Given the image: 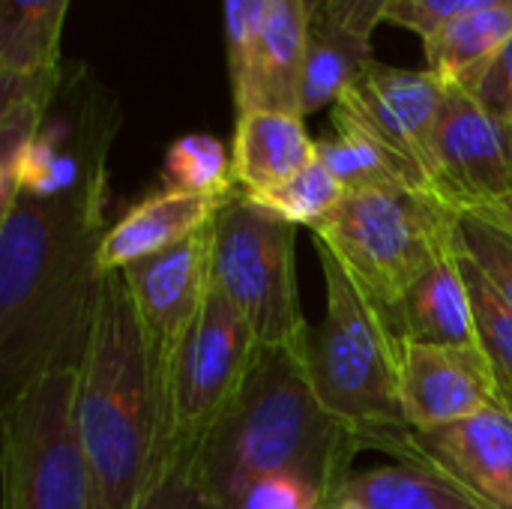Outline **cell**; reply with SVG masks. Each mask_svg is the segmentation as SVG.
Masks as SVG:
<instances>
[{
	"instance_id": "22",
	"label": "cell",
	"mask_w": 512,
	"mask_h": 509,
	"mask_svg": "<svg viewBox=\"0 0 512 509\" xmlns=\"http://www.w3.org/2000/svg\"><path fill=\"white\" fill-rule=\"evenodd\" d=\"M318 159L330 168V174L342 183L345 192L363 189H417L426 192L414 174L387 153L378 141H372L357 126L333 117V135L318 138Z\"/></svg>"
},
{
	"instance_id": "25",
	"label": "cell",
	"mask_w": 512,
	"mask_h": 509,
	"mask_svg": "<svg viewBox=\"0 0 512 509\" xmlns=\"http://www.w3.org/2000/svg\"><path fill=\"white\" fill-rule=\"evenodd\" d=\"M462 270H465L471 303H474V324H477L480 348L489 357L504 408L512 411V309L498 294V288L486 279L480 264L465 252V246H462Z\"/></svg>"
},
{
	"instance_id": "34",
	"label": "cell",
	"mask_w": 512,
	"mask_h": 509,
	"mask_svg": "<svg viewBox=\"0 0 512 509\" xmlns=\"http://www.w3.org/2000/svg\"><path fill=\"white\" fill-rule=\"evenodd\" d=\"M471 216H480L483 222H489V225L507 231L512 237V192L507 198H501L498 204H489V207H483V210H474Z\"/></svg>"
},
{
	"instance_id": "6",
	"label": "cell",
	"mask_w": 512,
	"mask_h": 509,
	"mask_svg": "<svg viewBox=\"0 0 512 509\" xmlns=\"http://www.w3.org/2000/svg\"><path fill=\"white\" fill-rule=\"evenodd\" d=\"M78 366H60L3 399V509H90L78 435Z\"/></svg>"
},
{
	"instance_id": "28",
	"label": "cell",
	"mask_w": 512,
	"mask_h": 509,
	"mask_svg": "<svg viewBox=\"0 0 512 509\" xmlns=\"http://www.w3.org/2000/svg\"><path fill=\"white\" fill-rule=\"evenodd\" d=\"M459 240L465 252L480 264L486 279L498 288V294L512 309V237L507 231L483 222L480 216H459Z\"/></svg>"
},
{
	"instance_id": "8",
	"label": "cell",
	"mask_w": 512,
	"mask_h": 509,
	"mask_svg": "<svg viewBox=\"0 0 512 509\" xmlns=\"http://www.w3.org/2000/svg\"><path fill=\"white\" fill-rule=\"evenodd\" d=\"M258 339L237 306L213 285L195 324L165 363L168 447H198L243 390Z\"/></svg>"
},
{
	"instance_id": "27",
	"label": "cell",
	"mask_w": 512,
	"mask_h": 509,
	"mask_svg": "<svg viewBox=\"0 0 512 509\" xmlns=\"http://www.w3.org/2000/svg\"><path fill=\"white\" fill-rule=\"evenodd\" d=\"M135 509H222L207 492L195 447H168L153 486Z\"/></svg>"
},
{
	"instance_id": "4",
	"label": "cell",
	"mask_w": 512,
	"mask_h": 509,
	"mask_svg": "<svg viewBox=\"0 0 512 509\" xmlns=\"http://www.w3.org/2000/svg\"><path fill=\"white\" fill-rule=\"evenodd\" d=\"M327 312L309 333L306 372L324 411L369 447L393 450L408 432L399 399L402 336L393 312L366 294L324 243H315Z\"/></svg>"
},
{
	"instance_id": "18",
	"label": "cell",
	"mask_w": 512,
	"mask_h": 509,
	"mask_svg": "<svg viewBox=\"0 0 512 509\" xmlns=\"http://www.w3.org/2000/svg\"><path fill=\"white\" fill-rule=\"evenodd\" d=\"M510 36L512 9H483L450 18L423 39L426 69L444 87L471 93Z\"/></svg>"
},
{
	"instance_id": "24",
	"label": "cell",
	"mask_w": 512,
	"mask_h": 509,
	"mask_svg": "<svg viewBox=\"0 0 512 509\" xmlns=\"http://www.w3.org/2000/svg\"><path fill=\"white\" fill-rule=\"evenodd\" d=\"M162 177L168 189L189 192V195H204L216 201H228L237 195L231 153L213 135L177 138L165 153Z\"/></svg>"
},
{
	"instance_id": "15",
	"label": "cell",
	"mask_w": 512,
	"mask_h": 509,
	"mask_svg": "<svg viewBox=\"0 0 512 509\" xmlns=\"http://www.w3.org/2000/svg\"><path fill=\"white\" fill-rule=\"evenodd\" d=\"M228 201L189 195L165 186L162 192L135 204L105 231L96 255L99 273H120L129 264L198 234L219 216Z\"/></svg>"
},
{
	"instance_id": "11",
	"label": "cell",
	"mask_w": 512,
	"mask_h": 509,
	"mask_svg": "<svg viewBox=\"0 0 512 509\" xmlns=\"http://www.w3.org/2000/svg\"><path fill=\"white\" fill-rule=\"evenodd\" d=\"M390 453L438 477L477 509H512V411L504 405L444 429H408Z\"/></svg>"
},
{
	"instance_id": "3",
	"label": "cell",
	"mask_w": 512,
	"mask_h": 509,
	"mask_svg": "<svg viewBox=\"0 0 512 509\" xmlns=\"http://www.w3.org/2000/svg\"><path fill=\"white\" fill-rule=\"evenodd\" d=\"M363 447L369 444L318 402L306 351L261 348L243 390L195 447V456L219 507L252 480L297 474L315 483L336 509L351 477V459Z\"/></svg>"
},
{
	"instance_id": "14",
	"label": "cell",
	"mask_w": 512,
	"mask_h": 509,
	"mask_svg": "<svg viewBox=\"0 0 512 509\" xmlns=\"http://www.w3.org/2000/svg\"><path fill=\"white\" fill-rule=\"evenodd\" d=\"M309 24V0H264L243 81L234 87L237 114L285 111L303 117Z\"/></svg>"
},
{
	"instance_id": "21",
	"label": "cell",
	"mask_w": 512,
	"mask_h": 509,
	"mask_svg": "<svg viewBox=\"0 0 512 509\" xmlns=\"http://www.w3.org/2000/svg\"><path fill=\"white\" fill-rule=\"evenodd\" d=\"M69 0H0V69H57Z\"/></svg>"
},
{
	"instance_id": "31",
	"label": "cell",
	"mask_w": 512,
	"mask_h": 509,
	"mask_svg": "<svg viewBox=\"0 0 512 509\" xmlns=\"http://www.w3.org/2000/svg\"><path fill=\"white\" fill-rule=\"evenodd\" d=\"M390 6L393 0H309V18L372 39L375 27L387 21Z\"/></svg>"
},
{
	"instance_id": "2",
	"label": "cell",
	"mask_w": 512,
	"mask_h": 509,
	"mask_svg": "<svg viewBox=\"0 0 512 509\" xmlns=\"http://www.w3.org/2000/svg\"><path fill=\"white\" fill-rule=\"evenodd\" d=\"M78 435L90 509H135L168 453L165 372L123 273H105L78 363Z\"/></svg>"
},
{
	"instance_id": "20",
	"label": "cell",
	"mask_w": 512,
	"mask_h": 509,
	"mask_svg": "<svg viewBox=\"0 0 512 509\" xmlns=\"http://www.w3.org/2000/svg\"><path fill=\"white\" fill-rule=\"evenodd\" d=\"M375 63L372 42L339 27L312 21L309 24V48L303 66V99L300 111L315 114L327 105H336L345 90Z\"/></svg>"
},
{
	"instance_id": "10",
	"label": "cell",
	"mask_w": 512,
	"mask_h": 509,
	"mask_svg": "<svg viewBox=\"0 0 512 509\" xmlns=\"http://www.w3.org/2000/svg\"><path fill=\"white\" fill-rule=\"evenodd\" d=\"M512 192V126L462 87H447L435 132L432 195L474 213Z\"/></svg>"
},
{
	"instance_id": "5",
	"label": "cell",
	"mask_w": 512,
	"mask_h": 509,
	"mask_svg": "<svg viewBox=\"0 0 512 509\" xmlns=\"http://www.w3.org/2000/svg\"><path fill=\"white\" fill-rule=\"evenodd\" d=\"M456 234L459 213L417 189L345 192L315 228V240L387 309L408 297Z\"/></svg>"
},
{
	"instance_id": "7",
	"label": "cell",
	"mask_w": 512,
	"mask_h": 509,
	"mask_svg": "<svg viewBox=\"0 0 512 509\" xmlns=\"http://www.w3.org/2000/svg\"><path fill=\"white\" fill-rule=\"evenodd\" d=\"M294 228L243 192L213 222V285L249 321L261 348L309 351L312 327L297 294Z\"/></svg>"
},
{
	"instance_id": "35",
	"label": "cell",
	"mask_w": 512,
	"mask_h": 509,
	"mask_svg": "<svg viewBox=\"0 0 512 509\" xmlns=\"http://www.w3.org/2000/svg\"><path fill=\"white\" fill-rule=\"evenodd\" d=\"M336 509H366V507H360V504H351V501H342V504H339Z\"/></svg>"
},
{
	"instance_id": "26",
	"label": "cell",
	"mask_w": 512,
	"mask_h": 509,
	"mask_svg": "<svg viewBox=\"0 0 512 509\" xmlns=\"http://www.w3.org/2000/svg\"><path fill=\"white\" fill-rule=\"evenodd\" d=\"M246 198L291 225H309L315 231L333 213V207L345 198V189L330 174V168L321 159H315L291 180H285L273 189L255 192V195H246Z\"/></svg>"
},
{
	"instance_id": "16",
	"label": "cell",
	"mask_w": 512,
	"mask_h": 509,
	"mask_svg": "<svg viewBox=\"0 0 512 509\" xmlns=\"http://www.w3.org/2000/svg\"><path fill=\"white\" fill-rule=\"evenodd\" d=\"M402 342L429 345H480L474 303L462 270V246L456 240L438 255L435 267L390 309Z\"/></svg>"
},
{
	"instance_id": "33",
	"label": "cell",
	"mask_w": 512,
	"mask_h": 509,
	"mask_svg": "<svg viewBox=\"0 0 512 509\" xmlns=\"http://www.w3.org/2000/svg\"><path fill=\"white\" fill-rule=\"evenodd\" d=\"M471 96H477L492 114H498L512 126V36L498 51V57L489 63V69L483 72Z\"/></svg>"
},
{
	"instance_id": "29",
	"label": "cell",
	"mask_w": 512,
	"mask_h": 509,
	"mask_svg": "<svg viewBox=\"0 0 512 509\" xmlns=\"http://www.w3.org/2000/svg\"><path fill=\"white\" fill-rule=\"evenodd\" d=\"M222 509H330V501L306 477L270 474L243 486Z\"/></svg>"
},
{
	"instance_id": "32",
	"label": "cell",
	"mask_w": 512,
	"mask_h": 509,
	"mask_svg": "<svg viewBox=\"0 0 512 509\" xmlns=\"http://www.w3.org/2000/svg\"><path fill=\"white\" fill-rule=\"evenodd\" d=\"M225 9V51H228V75L231 90L243 81L252 39L258 30V18L264 9V0H222Z\"/></svg>"
},
{
	"instance_id": "23",
	"label": "cell",
	"mask_w": 512,
	"mask_h": 509,
	"mask_svg": "<svg viewBox=\"0 0 512 509\" xmlns=\"http://www.w3.org/2000/svg\"><path fill=\"white\" fill-rule=\"evenodd\" d=\"M351 501L366 509H477L438 477L414 468H369L351 474L342 486L339 504Z\"/></svg>"
},
{
	"instance_id": "1",
	"label": "cell",
	"mask_w": 512,
	"mask_h": 509,
	"mask_svg": "<svg viewBox=\"0 0 512 509\" xmlns=\"http://www.w3.org/2000/svg\"><path fill=\"white\" fill-rule=\"evenodd\" d=\"M105 183L54 198L18 192L0 216L3 396L78 366L102 285Z\"/></svg>"
},
{
	"instance_id": "19",
	"label": "cell",
	"mask_w": 512,
	"mask_h": 509,
	"mask_svg": "<svg viewBox=\"0 0 512 509\" xmlns=\"http://www.w3.org/2000/svg\"><path fill=\"white\" fill-rule=\"evenodd\" d=\"M57 81V69H0V210L9 207L18 195L24 156L45 126Z\"/></svg>"
},
{
	"instance_id": "12",
	"label": "cell",
	"mask_w": 512,
	"mask_h": 509,
	"mask_svg": "<svg viewBox=\"0 0 512 509\" xmlns=\"http://www.w3.org/2000/svg\"><path fill=\"white\" fill-rule=\"evenodd\" d=\"M213 222L198 234L120 270L162 369L195 324L213 288Z\"/></svg>"
},
{
	"instance_id": "13",
	"label": "cell",
	"mask_w": 512,
	"mask_h": 509,
	"mask_svg": "<svg viewBox=\"0 0 512 509\" xmlns=\"http://www.w3.org/2000/svg\"><path fill=\"white\" fill-rule=\"evenodd\" d=\"M399 399L408 429L432 432L504 405L480 345L402 342Z\"/></svg>"
},
{
	"instance_id": "17",
	"label": "cell",
	"mask_w": 512,
	"mask_h": 509,
	"mask_svg": "<svg viewBox=\"0 0 512 509\" xmlns=\"http://www.w3.org/2000/svg\"><path fill=\"white\" fill-rule=\"evenodd\" d=\"M318 159V141L309 138L300 114L246 111L237 114L231 168L240 192L273 189Z\"/></svg>"
},
{
	"instance_id": "9",
	"label": "cell",
	"mask_w": 512,
	"mask_h": 509,
	"mask_svg": "<svg viewBox=\"0 0 512 509\" xmlns=\"http://www.w3.org/2000/svg\"><path fill=\"white\" fill-rule=\"evenodd\" d=\"M444 96L447 87L429 69L414 72L375 60L333 105V117L378 141L432 192V156Z\"/></svg>"
},
{
	"instance_id": "30",
	"label": "cell",
	"mask_w": 512,
	"mask_h": 509,
	"mask_svg": "<svg viewBox=\"0 0 512 509\" xmlns=\"http://www.w3.org/2000/svg\"><path fill=\"white\" fill-rule=\"evenodd\" d=\"M483 9H512V0H393L387 21L426 39L444 21Z\"/></svg>"
}]
</instances>
